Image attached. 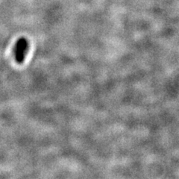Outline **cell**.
I'll list each match as a JSON object with an SVG mask.
<instances>
[{
  "label": "cell",
  "instance_id": "6da1fadb",
  "mask_svg": "<svg viewBox=\"0 0 179 179\" xmlns=\"http://www.w3.org/2000/svg\"><path fill=\"white\" fill-rule=\"evenodd\" d=\"M27 49H28V42L25 38H20L16 42V49H15V58L18 64L23 63Z\"/></svg>",
  "mask_w": 179,
  "mask_h": 179
}]
</instances>
